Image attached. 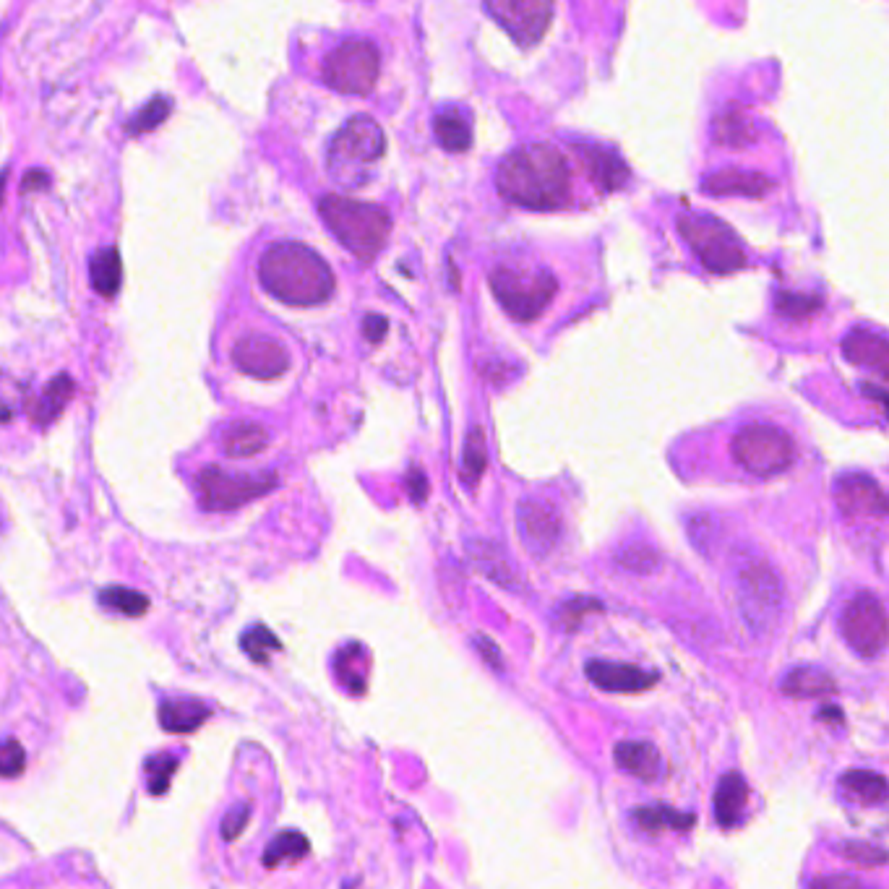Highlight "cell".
Here are the masks:
<instances>
[{
	"instance_id": "obj_1",
	"label": "cell",
	"mask_w": 889,
	"mask_h": 889,
	"mask_svg": "<svg viewBox=\"0 0 889 889\" xmlns=\"http://www.w3.org/2000/svg\"><path fill=\"white\" fill-rule=\"evenodd\" d=\"M498 191L525 209H558L569 199L571 170L556 146L527 144L506 154L496 173Z\"/></svg>"
},
{
	"instance_id": "obj_2",
	"label": "cell",
	"mask_w": 889,
	"mask_h": 889,
	"mask_svg": "<svg viewBox=\"0 0 889 889\" xmlns=\"http://www.w3.org/2000/svg\"><path fill=\"white\" fill-rule=\"evenodd\" d=\"M261 285L287 306H321L332 298L334 274L313 248L274 243L259 261Z\"/></svg>"
},
{
	"instance_id": "obj_3",
	"label": "cell",
	"mask_w": 889,
	"mask_h": 889,
	"mask_svg": "<svg viewBox=\"0 0 889 889\" xmlns=\"http://www.w3.org/2000/svg\"><path fill=\"white\" fill-rule=\"evenodd\" d=\"M319 214L334 238L360 261H373L392 233V217L381 206L352 201L345 196H324Z\"/></svg>"
},
{
	"instance_id": "obj_4",
	"label": "cell",
	"mask_w": 889,
	"mask_h": 889,
	"mask_svg": "<svg viewBox=\"0 0 889 889\" xmlns=\"http://www.w3.org/2000/svg\"><path fill=\"white\" fill-rule=\"evenodd\" d=\"M738 611L757 637L770 634L783 616L785 587L764 558H746L736 571Z\"/></svg>"
},
{
	"instance_id": "obj_5",
	"label": "cell",
	"mask_w": 889,
	"mask_h": 889,
	"mask_svg": "<svg viewBox=\"0 0 889 889\" xmlns=\"http://www.w3.org/2000/svg\"><path fill=\"white\" fill-rule=\"evenodd\" d=\"M384 131L371 115H355L334 133L329 146V173L342 186H358L368 178V167L384 154Z\"/></svg>"
},
{
	"instance_id": "obj_6",
	"label": "cell",
	"mask_w": 889,
	"mask_h": 889,
	"mask_svg": "<svg viewBox=\"0 0 889 889\" xmlns=\"http://www.w3.org/2000/svg\"><path fill=\"white\" fill-rule=\"evenodd\" d=\"M678 233L697 253L702 266L712 274H730L746 266L744 243L730 230L725 222H720L712 214L702 212H681L676 219Z\"/></svg>"
},
{
	"instance_id": "obj_7",
	"label": "cell",
	"mask_w": 889,
	"mask_h": 889,
	"mask_svg": "<svg viewBox=\"0 0 889 889\" xmlns=\"http://www.w3.org/2000/svg\"><path fill=\"white\" fill-rule=\"evenodd\" d=\"M491 290L511 319H538L558 292V279L548 269L530 266H496L491 272Z\"/></svg>"
},
{
	"instance_id": "obj_8",
	"label": "cell",
	"mask_w": 889,
	"mask_h": 889,
	"mask_svg": "<svg viewBox=\"0 0 889 889\" xmlns=\"http://www.w3.org/2000/svg\"><path fill=\"white\" fill-rule=\"evenodd\" d=\"M730 454L746 472L772 478L796 462V444L785 431L767 423H751L733 436Z\"/></svg>"
},
{
	"instance_id": "obj_9",
	"label": "cell",
	"mask_w": 889,
	"mask_h": 889,
	"mask_svg": "<svg viewBox=\"0 0 889 889\" xmlns=\"http://www.w3.org/2000/svg\"><path fill=\"white\" fill-rule=\"evenodd\" d=\"M277 488L272 472H227L222 467H206L196 475V491L201 506L209 511H230L261 498Z\"/></svg>"
},
{
	"instance_id": "obj_10",
	"label": "cell",
	"mask_w": 889,
	"mask_h": 889,
	"mask_svg": "<svg viewBox=\"0 0 889 889\" xmlns=\"http://www.w3.org/2000/svg\"><path fill=\"white\" fill-rule=\"evenodd\" d=\"M381 71L379 47L371 40H347L324 63L326 87L339 94H368Z\"/></svg>"
},
{
	"instance_id": "obj_11",
	"label": "cell",
	"mask_w": 889,
	"mask_h": 889,
	"mask_svg": "<svg viewBox=\"0 0 889 889\" xmlns=\"http://www.w3.org/2000/svg\"><path fill=\"white\" fill-rule=\"evenodd\" d=\"M840 631L856 655L874 660L889 644V616L882 600L871 592H858L848 600L840 616Z\"/></svg>"
},
{
	"instance_id": "obj_12",
	"label": "cell",
	"mask_w": 889,
	"mask_h": 889,
	"mask_svg": "<svg viewBox=\"0 0 889 889\" xmlns=\"http://www.w3.org/2000/svg\"><path fill=\"white\" fill-rule=\"evenodd\" d=\"M485 11L522 47L538 45L553 19V6L545 0H488Z\"/></svg>"
},
{
	"instance_id": "obj_13",
	"label": "cell",
	"mask_w": 889,
	"mask_h": 889,
	"mask_svg": "<svg viewBox=\"0 0 889 889\" xmlns=\"http://www.w3.org/2000/svg\"><path fill=\"white\" fill-rule=\"evenodd\" d=\"M233 360L243 373L259 376V379H274L290 368V355L274 337L264 334H248L238 339L233 347Z\"/></svg>"
},
{
	"instance_id": "obj_14",
	"label": "cell",
	"mask_w": 889,
	"mask_h": 889,
	"mask_svg": "<svg viewBox=\"0 0 889 889\" xmlns=\"http://www.w3.org/2000/svg\"><path fill=\"white\" fill-rule=\"evenodd\" d=\"M835 501L848 517H874L889 514V493H884L874 478L863 472L840 475L835 483Z\"/></svg>"
},
{
	"instance_id": "obj_15",
	"label": "cell",
	"mask_w": 889,
	"mask_h": 889,
	"mask_svg": "<svg viewBox=\"0 0 889 889\" xmlns=\"http://www.w3.org/2000/svg\"><path fill=\"white\" fill-rule=\"evenodd\" d=\"M584 673L592 684L611 694H639L660 681L655 671H644L639 665L611 663V660H590L584 665Z\"/></svg>"
},
{
	"instance_id": "obj_16",
	"label": "cell",
	"mask_w": 889,
	"mask_h": 889,
	"mask_svg": "<svg viewBox=\"0 0 889 889\" xmlns=\"http://www.w3.org/2000/svg\"><path fill=\"white\" fill-rule=\"evenodd\" d=\"M519 535L535 556L551 553L561 535V519L556 509L543 501H525L519 504Z\"/></svg>"
},
{
	"instance_id": "obj_17",
	"label": "cell",
	"mask_w": 889,
	"mask_h": 889,
	"mask_svg": "<svg viewBox=\"0 0 889 889\" xmlns=\"http://www.w3.org/2000/svg\"><path fill=\"white\" fill-rule=\"evenodd\" d=\"M843 355L848 363L874 371L889 379V337L856 326L843 339Z\"/></svg>"
},
{
	"instance_id": "obj_18",
	"label": "cell",
	"mask_w": 889,
	"mask_h": 889,
	"mask_svg": "<svg viewBox=\"0 0 889 889\" xmlns=\"http://www.w3.org/2000/svg\"><path fill=\"white\" fill-rule=\"evenodd\" d=\"M775 188L772 178L754 170H717L704 175L702 191L707 196H744V199H762Z\"/></svg>"
},
{
	"instance_id": "obj_19",
	"label": "cell",
	"mask_w": 889,
	"mask_h": 889,
	"mask_svg": "<svg viewBox=\"0 0 889 889\" xmlns=\"http://www.w3.org/2000/svg\"><path fill=\"white\" fill-rule=\"evenodd\" d=\"M616 767L642 783H657L665 777L663 754L650 741H621L613 749Z\"/></svg>"
},
{
	"instance_id": "obj_20",
	"label": "cell",
	"mask_w": 889,
	"mask_h": 889,
	"mask_svg": "<svg viewBox=\"0 0 889 889\" xmlns=\"http://www.w3.org/2000/svg\"><path fill=\"white\" fill-rule=\"evenodd\" d=\"M715 822L725 830H733L744 822L746 803H749V783L741 772H728L720 777L715 788Z\"/></svg>"
},
{
	"instance_id": "obj_21",
	"label": "cell",
	"mask_w": 889,
	"mask_h": 889,
	"mask_svg": "<svg viewBox=\"0 0 889 889\" xmlns=\"http://www.w3.org/2000/svg\"><path fill=\"white\" fill-rule=\"evenodd\" d=\"M783 694L793 699H830L837 694L835 678L817 665H798L790 668L780 681Z\"/></svg>"
},
{
	"instance_id": "obj_22",
	"label": "cell",
	"mask_w": 889,
	"mask_h": 889,
	"mask_svg": "<svg viewBox=\"0 0 889 889\" xmlns=\"http://www.w3.org/2000/svg\"><path fill=\"white\" fill-rule=\"evenodd\" d=\"M579 157L590 170L592 180H598L605 191H616L629 180V167L621 160V154L608 146H577Z\"/></svg>"
},
{
	"instance_id": "obj_23",
	"label": "cell",
	"mask_w": 889,
	"mask_h": 889,
	"mask_svg": "<svg viewBox=\"0 0 889 889\" xmlns=\"http://www.w3.org/2000/svg\"><path fill=\"white\" fill-rule=\"evenodd\" d=\"M209 717V707L196 699H165L160 704V725L170 733H191Z\"/></svg>"
},
{
	"instance_id": "obj_24",
	"label": "cell",
	"mask_w": 889,
	"mask_h": 889,
	"mask_svg": "<svg viewBox=\"0 0 889 889\" xmlns=\"http://www.w3.org/2000/svg\"><path fill=\"white\" fill-rule=\"evenodd\" d=\"M631 817H634L639 830L652 832V835H657V832H686L694 827V814L671 809V806H663V803H657V806H642V809L634 811Z\"/></svg>"
},
{
	"instance_id": "obj_25",
	"label": "cell",
	"mask_w": 889,
	"mask_h": 889,
	"mask_svg": "<svg viewBox=\"0 0 889 889\" xmlns=\"http://www.w3.org/2000/svg\"><path fill=\"white\" fill-rule=\"evenodd\" d=\"M269 441H272L269 431L256 423H235L222 433V449L230 457H253L264 452Z\"/></svg>"
},
{
	"instance_id": "obj_26",
	"label": "cell",
	"mask_w": 889,
	"mask_h": 889,
	"mask_svg": "<svg viewBox=\"0 0 889 889\" xmlns=\"http://www.w3.org/2000/svg\"><path fill=\"white\" fill-rule=\"evenodd\" d=\"M433 133L446 152H467L472 144V128L465 115L457 110H444L433 118Z\"/></svg>"
},
{
	"instance_id": "obj_27",
	"label": "cell",
	"mask_w": 889,
	"mask_h": 889,
	"mask_svg": "<svg viewBox=\"0 0 889 889\" xmlns=\"http://www.w3.org/2000/svg\"><path fill=\"white\" fill-rule=\"evenodd\" d=\"M89 272H92L94 290L105 295V298H113L115 292L120 290V282H123V264H120L118 248L110 246L94 253Z\"/></svg>"
},
{
	"instance_id": "obj_28",
	"label": "cell",
	"mask_w": 889,
	"mask_h": 889,
	"mask_svg": "<svg viewBox=\"0 0 889 889\" xmlns=\"http://www.w3.org/2000/svg\"><path fill=\"white\" fill-rule=\"evenodd\" d=\"M71 397H73V381L63 373V376H58L53 384H47L42 397L37 399V405L29 407V415H32V420L37 425L53 423L60 412H63V407L71 402Z\"/></svg>"
},
{
	"instance_id": "obj_29",
	"label": "cell",
	"mask_w": 889,
	"mask_h": 889,
	"mask_svg": "<svg viewBox=\"0 0 889 889\" xmlns=\"http://www.w3.org/2000/svg\"><path fill=\"white\" fill-rule=\"evenodd\" d=\"M840 785H843L848 793H853L858 801L871 803V806L889 801V780L879 775V772L850 770L840 777Z\"/></svg>"
},
{
	"instance_id": "obj_30",
	"label": "cell",
	"mask_w": 889,
	"mask_h": 889,
	"mask_svg": "<svg viewBox=\"0 0 889 889\" xmlns=\"http://www.w3.org/2000/svg\"><path fill=\"white\" fill-rule=\"evenodd\" d=\"M360 663H368V655L360 644H347L345 650H339L334 657V671H339V681L350 694L365 691V668H360Z\"/></svg>"
},
{
	"instance_id": "obj_31",
	"label": "cell",
	"mask_w": 889,
	"mask_h": 889,
	"mask_svg": "<svg viewBox=\"0 0 889 889\" xmlns=\"http://www.w3.org/2000/svg\"><path fill=\"white\" fill-rule=\"evenodd\" d=\"M308 840L306 835H300L295 830H287V832H279L274 837L269 848L264 853V866L266 869H277L279 863L285 861H300V858L308 856Z\"/></svg>"
},
{
	"instance_id": "obj_32",
	"label": "cell",
	"mask_w": 889,
	"mask_h": 889,
	"mask_svg": "<svg viewBox=\"0 0 889 889\" xmlns=\"http://www.w3.org/2000/svg\"><path fill=\"white\" fill-rule=\"evenodd\" d=\"M757 139V128L746 118L744 113H728L715 120V141L725 146H746L749 141Z\"/></svg>"
},
{
	"instance_id": "obj_33",
	"label": "cell",
	"mask_w": 889,
	"mask_h": 889,
	"mask_svg": "<svg viewBox=\"0 0 889 889\" xmlns=\"http://www.w3.org/2000/svg\"><path fill=\"white\" fill-rule=\"evenodd\" d=\"M100 603L110 611L120 613V616H144L149 611V598L141 595L136 590H126V587H107L100 592Z\"/></svg>"
},
{
	"instance_id": "obj_34",
	"label": "cell",
	"mask_w": 889,
	"mask_h": 889,
	"mask_svg": "<svg viewBox=\"0 0 889 889\" xmlns=\"http://www.w3.org/2000/svg\"><path fill=\"white\" fill-rule=\"evenodd\" d=\"M824 306V300L817 295H806V292H790L780 290L775 295V311L785 319H809L814 313H819V308Z\"/></svg>"
},
{
	"instance_id": "obj_35",
	"label": "cell",
	"mask_w": 889,
	"mask_h": 889,
	"mask_svg": "<svg viewBox=\"0 0 889 889\" xmlns=\"http://www.w3.org/2000/svg\"><path fill=\"white\" fill-rule=\"evenodd\" d=\"M616 561L621 569L634 571V574H655L660 569V553L647 543H631L616 553Z\"/></svg>"
},
{
	"instance_id": "obj_36",
	"label": "cell",
	"mask_w": 889,
	"mask_h": 889,
	"mask_svg": "<svg viewBox=\"0 0 889 889\" xmlns=\"http://www.w3.org/2000/svg\"><path fill=\"white\" fill-rule=\"evenodd\" d=\"M485 472V438L483 431H470L467 433L465 449H462V480L467 485H475L480 480V475Z\"/></svg>"
},
{
	"instance_id": "obj_37",
	"label": "cell",
	"mask_w": 889,
	"mask_h": 889,
	"mask_svg": "<svg viewBox=\"0 0 889 889\" xmlns=\"http://www.w3.org/2000/svg\"><path fill=\"white\" fill-rule=\"evenodd\" d=\"M835 850L845 858V861L858 863V866H869V869L884 866V863L889 861L887 848H879V845H871V843H858V840H845V843H837Z\"/></svg>"
},
{
	"instance_id": "obj_38",
	"label": "cell",
	"mask_w": 889,
	"mask_h": 889,
	"mask_svg": "<svg viewBox=\"0 0 889 889\" xmlns=\"http://www.w3.org/2000/svg\"><path fill=\"white\" fill-rule=\"evenodd\" d=\"M170 110H173V100H170V97H154L149 105L141 107L139 113L128 120L126 131L133 133V136L144 131H154V128L160 126L162 120L170 115Z\"/></svg>"
},
{
	"instance_id": "obj_39",
	"label": "cell",
	"mask_w": 889,
	"mask_h": 889,
	"mask_svg": "<svg viewBox=\"0 0 889 889\" xmlns=\"http://www.w3.org/2000/svg\"><path fill=\"white\" fill-rule=\"evenodd\" d=\"M240 647H243V652L251 657L253 663H266V657L272 655V650H282L279 639L261 624L248 629L246 634L240 637Z\"/></svg>"
},
{
	"instance_id": "obj_40",
	"label": "cell",
	"mask_w": 889,
	"mask_h": 889,
	"mask_svg": "<svg viewBox=\"0 0 889 889\" xmlns=\"http://www.w3.org/2000/svg\"><path fill=\"white\" fill-rule=\"evenodd\" d=\"M146 777H149V793L152 796H162L167 788H170V780H173L175 770H178V757L175 754H157V757H149L144 764Z\"/></svg>"
},
{
	"instance_id": "obj_41",
	"label": "cell",
	"mask_w": 889,
	"mask_h": 889,
	"mask_svg": "<svg viewBox=\"0 0 889 889\" xmlns=\"http://www.w3.org/2000/svg\"><path fill=\"white\" fill-rule=\"evenodd\" d=\"M24 759H27L24 746H21L16 738H6V741H3V754H0L3 777H16L19 772H24Z\"/></svg>"
},
{
	"instance_id": "obj_42",
	"label": "cell",
	"mask_w": 889,
	"mask_h": 889,
	"mask_svg": "<svg viewBox=\"0 0 889 889\" xmlns=\"http://www.w3.org/2000/svg\"><path fill=\"white\" fill-rule=\"evenodd\" d=\"M811 889H874L869 884H863L861 879L850 874H830V876H817L811 882Z\"/></svg>"
},
{
	"instance_id": "obj_43",
	"label": "cell",
	"mask_w": 889,
	"mask_h": 889,
	"mask_svg": "<svg viewBox=\"0 0 889 889\" xmlns=\"http://www.w3.org/2000/svg\"><path fill=\"white\" fill-rule=\"evenodd\" d=\"M248 819H251V806H248V803H243V806L230 811L225 817V822H222V837H225V840H235L240 832L246 830Z\"/></svg>"
},
{
	"instance_id": "obj_44",
	"label": "cell",
	"mask_w": 889,
	"mask_h": 889,
	"mask_svg": "<svg viewBox=\"0 0 889 889\" xmlns=\"http://www.w3.org/2000/svg\"><path fill=\"white\" fill-rule=\"evenodd\" d=\"M407 488H410V496L415 504H423L425 496H428V480H425L423 470L412 467L410 475H407Z\"/></svg>"
},
{
	"instance_id": "obj_45",
	"label": "cell",
	"mask_w": 889,
	"mask_h": 889,
	"mask_svg": "<svg viewBox=\"0 0 889 889\" xmlns=\"http://www.w3.org/2000/svg\"><path fill=\"white\" fill-rule=\"evenodd\" d=\"M386 326H389V321H386L384 316H376V313H371V316H368L363 324L365 339H368V342H381L386 334Z\"/></svg>"
},
{
	"instance_id": "obj_46",
	"label": "cell",
	"mask_w": 889,
	"mask_h": 889,
	"mask_svg": "<svg viewBox=\"0 0 889 889\" xmlns=\"http://www.w3.org/2000/svg\"><path fill=\"white\" fill-rule=\"evenodd\" d=\"M475 644H478V650H480V647H483V650H485V660H488V663H491L493 668H501V660H498V657H501V652H498L496 647H493V644L488 642V637L478 634V637H475Z\"/></svg>"
},
{
	"instance_id": "obj_47",
	"label": "cell",
	"mask_w": 889,
	"mask_h": 889,
	"mask_svg": "<svg viewBox=\"0 0 889 889\" xmlns=\"http://www.w3.org/2000/svg\"><path fill=\"white\" fill-rule=\"evenodd\" d=\"M863 392L869 394L871 399H876V402H882L884 410H889V392H882V389H879V386H874V384L863 386Z\"/></svg>"
}]
</instances>
